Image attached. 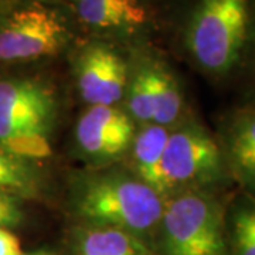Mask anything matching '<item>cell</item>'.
<instances>
[{"label":"cell","instance_id":"2","mask_svg":"<svg viewBox=\"0 0 255 255\" xmlns=\"http://www.w3.org/2000/svg\"><path fill=\"white\" fill-rule=\"evenodd\" d=\"M57 115L55 90L47 80H0V147L27 160L48 157Z\"/></svg>","mask_w":255,"mask_h":255},{"label":"cell","instance_id":"21","mask_svg":"<svg viewBox=\"0 0 255 255\" xmlns=\"http://www.w3.org/2000/svg\"><path fill=\"white\" fill-rule=\"evenodd\" d=\"M6 4H9V0H0V7H3Z\"/></svg>","mask_w":255,"mask_h":255},{"label":"cell","instance_id":"20","mask_svg":"<svg viewBox=\"0 0 255 255\" xmlns=\"http://www.w3.org/2000/svg\"><path fill=\"white\" fill-rule=\"evenodd\" d=\"M30 1H38V3H47V4H53L55 1H64V0H30Z\"/></svg>","mask_w":255,"mask_h":255},{"label":"cell","instance_id":"5","mask_svg":"<svg viewBox=\"0 0 255 255\" xmlns=\"http://www.w3.org/2000/svg\"><path fill=\"white\" fill-rule=\"evenodd\" d=\"M73 30L53 4L26 0L0 7V63H28L61 54Z\"/></svg>","mask_w":255,"mask_h":255},{"label":"cell","instance_id":"9","mask_svg":"<svg viewBox=\"0 0 255 255\" xmlns=\"http://www.w3.org/2000/svg\"><path fill=\"white\" fill-rule=\"evenodd\" d=\"M84 26L115 34H135L149 23L142 0H70Z\"/></svg>","mask_w":255,"mask_h":255},{"label":"cell","instance_id":"1","mask_svg":"<svg viewBox=\"0 0 255 255\" xmlns=\"http://www.w3.org/2000/svg\"><path fill=\"white\" fill-rule=\"evenodd\" d=\"M251 13V0H196L183 30L193 63L210 75L231 73L246 53Z\"/></svg>","mask_w":255,"mask_h":255},{"label":"cell","instance_id":"13","mask_svg":"<svg viewBox=\"0 0 255 255\" xmlns=\"http://www.w3.org/2000/svg\"><path fill=\"white\" fill-rule=\"evenodd\" d=\"M41 179L30 160L0 147V193L17 199H33L41 191Z\"/></svg>","mask_w":255,"mask_h":255},{"label":"cell","instance_id":"8","mask_svg":"<svg viewBox=\"0 0 255 255\" xmlns=\"http://www.w3.org/2000/svg\"><path fill=\"white\" fill-rule=\"evenodd\" d=\"M135 137L130 117L111 105H92L75 129V139L84 153L97 159L117 157L127 152Z\"/></svg>","mask_w":255,"mask_h":255},{"label":"cell","instance_id":"18","mask_svg":"<svg viewBox=\"0 0 255 255\" xmlns=\"http://www.w3.org/2000/svg\"><path fill=\"white\" fill-rule=\"evenodd\" d=\"M18 238L6 228L0 227V255H21Z\"/></svg>","mask_w":255,"mask_h":255},{"label":"cell","instance_id":"15","mask_svg":"<svg viewBox=\"0 0 255 255\" xmlns=\"http://www.w3.org/2000/svg\"><path fill=\"white\" fill-rule=\"evenodd\" d=\"M153 71H155V114L152 124L167 127L176 122L180 117L183 108L182 90L172 70L157 58H153Z\"/></svg>","mask_w":255,"mask_h":255},{"label":"cell","instance_id":"14","mask_svg":"<svg viewBox=\"0 0 255 255\" xmlns=\"http://www.w3.org/2000/svg\"><path fill=\"white\" fill-rule=\"evenodd\" d=\"M128 105L130 114L142 122L152 124L155 114V71L153 57L142 55L128 82Z\"/></svg>","mask_w":255,"mask_h":255},{"label":"cell","instance_id":"17","mask_svg":"<svg viewBox=\"0 0 255 255\" xmlns=\"http://www.w3.org/2000/svg\"><path fill=\"white\" fill-rule=\"evenodd\" d=\"M23 220L17 197L0 193V227H16Z\"/></svg>","mask_w":255,"mask_h":255},{"label":"cell","instance_id":"6","mask_svg":"<svg viewBox=\"0 0 255 255\" xmlns=\"http://www.w3.org/2000/svg\"><path fill=\"white\" fill-rule=\"evenodd\" d=\"M227 172L221 145L204 128L189 124L169 133L160 162L164 191L204 190L223 182Z\"/></svg>","mask_w":255,"mask_h":255},{"label":"cell","instance_id":"4","mask_svg":"<svg viewBox=\"0 0 255 255\" xmlns=\"http://www.w3.org/2000/svg\"><path fill=\"white\" fill-rule=\"evenodd\" d=\"M164 255H228V227L219 200L206 190H184L162 214Z\"/></svg>","mask_w":255,"mask_h":255},{"label":"cell","instance_id":"7","mask_svg":"<svg viewBox=\"0 0 255 255\" xmlns=\"http://www.w3.org/2000/svg\"><path fill=\"white\" fill-rule=\"evenodd\" d=\"M77 87L84 101L111 107L122 100L129 82V64L115 47L102 40L85 43L77 51Z\"/></svg>","mask_w":255,"mask_h":255},{"label":"cell","instance_id":"16","mask_svg":"<svg viewBox=\"0 0 255 255\" xmlns=\"http://www.w3.org/2000/svg\"><path fill=\"white\" fill-rule=\"evenodd\" d=\"M228 247L233 255H255V201L241 204L231 216Z\"/></svg>","mask_w":255,"mask_h":255},{"label":"cell","instance_id":"19","mask_svg":"<svg viewBox=\"0 0 255 255\" xmlns=\"http://www.w3.org/2000/svg\"><path fill=\"white\" fill-rule=\"evenodd\" d=\"M21 255H53L48 251H34V253H28V254H21Z\"/></svg>","mask_w":255,"mask_h":255},{"label":"cell","instance_id":"11","mask_svg":"<svg viewBox=\"0 0 255 255\" xmlns=\"http://www.w3.org/2000/svg\"><path fill=\"white\" fill-rule=\"evenodd\" d=\"M169 133L170 132L166 127L149 124L135 135L132 142L133 162L139 179L153 187L157 193L164 191L160 162Z\"/></svg>","mask_w":255,"mask_h":255},{"label":"cell","instance_id":"10","mask_svg":"<svg viewBox=\"0 0 255 255\" xmlns=\"http://www.w3.org/2000/svg\"><path fill=\"white\" fill-rule=\"evenodd\" d=\"M220 145L228 172L255 194V108L240 111L230 119Z\"/></svg>","mask_w":255,"mask_h":255},{"label":"cell","instance_id":"12","mask_svg":"<svg viewBox=\"0 0 255 255\" xmlns=\"http://www.w3.org/2000/svg\"><path fill=\"white\" fill-rule=\"evenodd\" d=\"M75 251L77 255H150V251L135 234L98 226L78 233Z\"/></svg>","mask_w":255,"mask_h":255},{"label":"cell","instance_id":"3","mask_svg":"<svg viewBox=\"0 0 255 255\" xmlns=\"http://www.w3.org/2000/svg\"><path fill=\"white\" fill-rule=\"evenodd\" d=\"M74 206L82 219L98 227H112L132 234L146 233L162 220L160 193L125 174H102L82 183Z\"/></svg>","mask_w":255,"mask_h":255}]
</instances>
